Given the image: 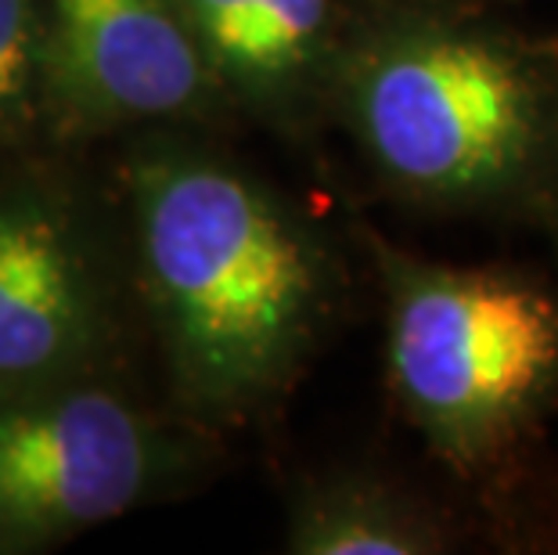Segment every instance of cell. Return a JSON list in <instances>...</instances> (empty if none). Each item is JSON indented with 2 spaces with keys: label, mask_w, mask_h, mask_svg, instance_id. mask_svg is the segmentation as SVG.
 <instances>
[{
  "label": "cell",
  "mask_w": 558,
  "mask_h": 555,
  "mask_svg": "<svg viewBox=\"0 0 558 555\" xmlns=\"http://www.w3.org/2000/svg\"><path fill=\"white\" fill-rule=\"evenodd\" d=\"M145 289L187 405L239 415L289 383L331 300L320 242L228 162L156 148L130 167Z\"/></svg>",
  "instance_id": "1"
},
{
  "label": "cell",
  "mask_w": 558,
  "mask_h": 555,
  "mask_svg": "<svg viewBox=\"0 0 558 555\" xmlns=\"http://www.w3.org/2000/svg\"><path fill=\"white\" fill-rule=\"evenodd\" d=\"M367 159L403 195L497 206L558 184V62L512 33L400 15L339 55Z\"/></svg>",
  "instance_id": "2"
},
{
  "label": "cell",
  "mask_w": 558,
  "mask_h": 555,
  "mask_svg": "<svg viewBox=\"0 0 558 555\" xmlns=\"http://www.w3.org/2000/svg\"><path fill=\"white\" fill-rule=\"evenodd\" d=\"M378 253L400 405L447 462H490L558 386V300L501 270Z\"/></svg>",
  "instance_id": "3"
},
{
  "label": "cell",
  "mask_w": 558,
  "mask_h": 555,
  "mask_svg": "<svg viewBox=\"0 0 558 555\" xmlns=\"http://www.w3.org/2000/svg\"><path fill=\"white\" fill-rule=\"evenodd\" d=\"M156 436L109 389L58 383L0 397V545L123 516L156 480Z\"/></svg>",
  "instance_id": "4"
},
{
  "label": "cell",
  "mask_w": 558,
  "mask_h": 555,
  "mask_svg": "<svg viewBox=\"0 0 558 555\" xmlns=\"http://www.w3.org/2000/svg\"><path fill=\"white\" fill-rule=\"evenodd\" d=\"M44 69L87 123L195 112L217 84L184 0H51Z\"/></svg>",
  "instance_id": "5"
},
{
  "label": "cell",
  "mask_w": 558,
  "mask_h": 555,
  "mask_svg": "<svg viewBox=\"0 0 558 555\" xmlns=\"http://www.w3.org/2000/svg\"><path fill=\"white\" fill-rule=\"evenodd\" d=\"M101 339V286L69 214L0 192V397L69 383Z\"/></svg>",
  "instance_id": "6"
},
{
  "label": "cell",
  "mask_w": 558,
  "mask_h": 555,
  "mask_svg": "<svg viewBox=\"0 0 558 555\" xmlns=\"http://www.w3.org/2000/svg\"><path fill=\"white\" fill-rule=\"evenodd\" d=\"M217 80L248 98L284 101L336 76L331 0H184Z\"/></svg>",
  "instance_id": "7"
},
{
  "label": "cell",
  "mask_w": 558,
  "mask_h": 555,
  "mask_svg": "<svg viewBox=\"0 0 558 555\" xmlns=\"http://www.w3.org/2000/svg\"><path fill=\"white\" fill-rule=\"evenodd\" d=\"M289 548L300 555H425L444 548L439 530L378 483H320L295 505Z\"/></svg>",
  "instance_id": "8"
},
{
  "label": "cell",
  "mask_w": 558,
  "mask_h": 555,
  "mask_svg": "<svg viewBox=\"0 0 558 555\" xmlns=\"http://www.w3.org/2000/svg\"><path fill=\"white\" fill-rule=\"evenodd\" d=\"M44 69L37 0H0V126L29 101Z\"/></svg>",
  "instance_id": "9"
}]
</instances>
